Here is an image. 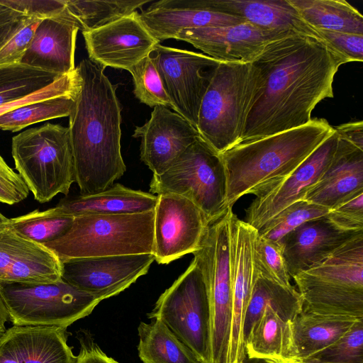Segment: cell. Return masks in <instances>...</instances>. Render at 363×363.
<instances>
[{"label":"cell","mask_w":363,"mask_h":363,"mask_svg":"<svg viewBox=\"0 0 363 363\" xmlns=\"http://www.w3.org/2000/svg\"><path fill=\"white\" fill-rule=\"evenodd\" d=\"M347 61L323 40L292 33L268 43L250 63L240 143L309 123Z\"/></svg>","instance_id":"cell-1"},{"label":"cell","mask_w":363,"mask_h":363,"mask_svg":"<svg viewBox=\"0 0 363 363\" xmlns=\"http://www.w3.org/2000/svg\"><path fill=\"white\" fill-rule=\"evenodd\" d=\"M78 77L69 131L75 182L82 194L100 192L126 171L121 154V106L104 69L84 59Z\"/></svg>","instance_id":"cell-2"},{"label":"cell","mask_w":363,"mask_h":363,"mask_svg":"<svg viewBox=\"0 0 363 363\" xmlns=\"http://www.w3.org/2000/svg\"><path fill=\"white\" fill-rule=\"evenodd\" d=\"M334 131L323 118L298 128L241 143L220 154L228 207L242 196H260L290 175Z\"/></svg>","instance_id":"cell-3"},{"label":"cell","mask_w":363,"mask_h":363,"mask_svg":"<svg viewBox=\"0 0 363 363\" xmlns=\"http://www.w3.org/2000/svg\"><path fill=\"white\" fill-rule=\"evenodd\" d=\"M292 278L303 299V310L363 318V232Z\"/></svg>","instance_id":"cell-4"},{"label":"cell","mask_w":363,"mask_h":363,"mask_svg":"<svg viewBox=\"0 0 363 363\" xmlns=\"http://www.w3.org/2000/svg\"><path fill=\"white\" fill-rule=\"evenodd\" d=\"M154 211L74 217L61 237L44 244L60 262L69 259L153 254Z\"/></svg>","instance_id":"cell-5"},{"label":"cell","mask_w":363,"mask_h":363,"mask_svg":"<svg viewBox=\"0 0 363 363\" xmlns=\"http://www.w3.org/2000/svg\"><path fill=\"white\" fill-rule=\"evenodd\" d=\"M11 153L16 169L37 201L68 195L75 182L68 127L48 123L24 130L12 138Z\"/></svg>","instance_id":"cell-6"},{"label":"cell","mask_w":363,"mask_h":363,"mask_svg":"<svg viewBox=\"0 0 363 363\" xmlns=\"http://www.w3.org/2000/svg\"><path fill=\"white\" fill-rule=\"evenodd\" d=\"M150 191L152 194H172L190 200L209 224L230 208L221 157L200 136L164 172L153 174Z\"/></svg>","instance_id":"cell-7"},{"label":"cell","mask_w":363,"mask_h":363,"mask_svg":"<svg viewBox=\"0 0 363 363\" xmlns=\"http://www.w3.org/2000/svg\"><path fill=\"white\" fill-rule=\"evenodd\" d=\"M232 207L209 224L199 249L193 253L206 286L210 311L209 363H226L233 309L230 267Z\"/></svg>","instance_id":"cell-8"},{"label":"cell","mask_w":363,"mask_h":363,"mask_svg":"<svg viewBox=\"0 0 363 363\" xmlns=\"http://www.w3.org/2000/svg\"><path fill=\"white\" fill-rule=\"evenodd\" d=\"M0 294L13 325L65 329L103 301L62 279L47 284L0 283Z\"/></svg>","instance_id":"cell-9"},{"label":"cell","mask_w":363,"mask_h":363,"mask_svg":"<svg viewBox=\"0 0 363 363\" xmlns=\"http://www.w3.org/2000/svg\"><path fill=\"white\" fill-rule=\"evenodd\" d=\"M150 319H157L196 355L209 363L210 311L206 284L196 261L158 298Z\"/></svg>","instance_id":"cell-10"},{"label":"cell","mask_w":363,"mask_h":363,"mask_svg":"<svg viewBox=\"0 0 363 363\" xmlns=\"http://www.w3.org/2000/svg\"><path fill=\"white\" fill-rule=\"evenodd\" d=\"M250 63L220 62L200 106L196 130L221 154L240 143Z\"/></svg>","instance_id":"cell-11"},{"label":"cell","mask_w":363,"mask_h":363,"mask_svg":"<svg viewBox=\"0 0 363 363\" xmlns=\"http://www.w3.org/2000/svg\"><path fill=\"white\" fill-rule=\"evenodd\" d=\"M149 56L159 74L172 108L196 128L201 101L221 61L160 43Z\"/></svg>","instance_id":"cell-12"},{"label":"cell","mask_w":363,"mask_h":363,"mask_svg":"<svg viewBox=\"0 0 363 363\" xmlns=\"http://www.w3.org/2000/svg\"><path fill=\"white\" fill-rule=\"evenodd\" d=\"M209 225L203 213L190 200L172 194L157 195L154 210L153 255L169 264L197 251Z\"/></svg>","instance_id":"cell-13"},{"label":"cell","mask_w":363,"mask_h":363,"mask_svg":"<svg viewBox=\"0 0 363 363\" xmlns=\"http://www.w3.org/2000/svg\"><path fill=\"white\" fill-rule=\"evenodd\" d=\"M154 261L152 253L69 259L61 262V279L104 300L146 274Z\"/></svg>","instance_id":"cell-14"},{"label":"cell","mask_w":363,"mask_h":363,"mask_svg":"<svg viewBox=\"0 0 363 363\" xmlns=\"http://www.w3.org/2000/svg\"><path fill=\"white\" fill-rule=\"evenodd\" d=\"M338 141L334 130L290 175L271 190L256 196L245 210V222L259 230L284 208L303 200L332 163Z\"/></svg>","instance_id":"cell-15"},{"label":"cell","mask_w":363,"mask_h":363,"mask_svg":"<svg viewBox=\"0 0 363 363\" xmlns=\"http://www.w3.org/2000/svg\"><path fill=\"white\" fill-rule=\"evenodd\" d=\"M257 230L233 213L230 220V267L233 309L226 363H240L246 356L244 321L252 287L258 276L253 250Z\"/></svg>","instance_id":"cell-16"},{"label":"cell","mask_w":363,"mask_h":363,"mask_svg":"<svg viewBox=\"0 0 363 363\" xmlns=\"http://www.w3.org/2000/svg\"><path fill=\"white\" fill-rule=\"evenodd\" d=\"M137 11L101 28L83 32L90 61L102 67L128 70L160 43L148 32Z\"/></svg>","instance_id":"cell-17"},{"label":"cell","mask_w":363,"mask_h":363,"mask_svg":"<svg viewBox=\"0 0 363 363\" xmlns=\"http://www.w3.org/2000/svg\"><path fill=\"white\" fill-rule=\"evenodd\" d=\"M292 33H296L268 30L246 21L228 26L184 29L175 39L186 41L221 62L250 63L268 43Z\"/></svg>","instance_id":"cell-18"},{"label":"cell","mask_w":363,"mask_h":363,"mask_svg":"<svg viewBox=\"0 0 363 363\" xmlns=\"http://www.w3.org/2000/svg\"><path fill=\"white\" fill-rule=\"evenodd\" d=\"M133 136L141 140L140 160L153 174L160 175L200 135L182 116L167 107L157 106L150 118L135 128Z\"/></svg>","instance_id":"cell-19"},{"label":"cell","mask_w":363,"mask_h":363,"mask_svg":"<svg viewBox=\"0 0 363 363\" xmlns=\"http://www.w3.org/2000/svg\"><path fill=\"white\" fill-rule=\"evenodd\" d=\"M61 274V262L53 251L6 223L0 225V283H52Z\"/></svg>","instance_id":"cell-20"},{"label":"cell","mask_w":363,"mask_h":363,"mask_svg":"<svg viewBox=\"0 0 363 363\" xmlns=\"http://www.w3.org/2000/svg\"><path fill=\"white\" fill-rule=\"evenodd\" d=\"M148 32L159 42L175 39L184 29L240 24V17L212 10L208 0H160L138 13Z\"/></svg>","instance_id":"cell-21"},{"label":"cell","mask_w":363,"mask_h":363,"mask_svg":"<svg viewBox=\"0 0 363 363\" xmlns=\"http://www.w3.org/2000/svg\"><path fill=\"white\" fill-rule=\"evenodd\" d=\"M66 329L13 325L0 336V363H76Z\"/></svg>","instance_id":"cell-22"},{"label":"cell","mask_w":363,"mask_h":363,"mask_svg":"<svg viewBox=\"0 0 363 363\" xmlns=\"http://www.w3.org/2000/svg\"><path fill=\"white\" fill-rule=\"evenodd\" d=\"M359 233L342 231L326 216L303 223L279 242L291 277L320 263Z\"/></svg>","instance_id":"cell-23"},{"label":"cell","mask_w":363,"mask_h":363,"mask_svg":"<svg viewBox=\"0 0 363 363\" xmlns=\"http://www.w3.org/2000/svg\"><path fill=\"white\" fill-rule=\"evenodd\" d=\"M78 31L65 9L59 16L41 20L21 63L60 77L73 72Z\"/></svg>","instance_id":"cell-24"},{"label":"cell","mask_w":363,"mask_h":363,"mask_svg":"<svg viewBox=\"0 0 363 363\" xmlns=\"http://www.w3.org/2000/svg\"><path fill=\"white\" fill-rule=\"evenodd\" d=\"M360 192H363V150L339 138L332 163L303 200L332 210Z\"/></svg>","instance_id":"cell-25"},{"label":"cell","mask_w":363,"mask_h":363,"mask_svg":"<svg viewBox=\"0 0 363 363\" xmlns=\"http://www.w3.org/2000/svg\"><path fill=\"white\" fill-rule=\"evenodd\" d=\"M157 201V195L116 184L94 194L66 196L54 208L60 214L74 218L145 213L154 211Z\"/></svg>","instance_id":"cell-26"},{"label":"cell","mask_w":363,"mask_h":363,"mask_svg":"<svg viewBox=\"0 0 363 363\" xmlns=\"http://www.w3.org/2000/svg\"><path fill=\"white\" fill-rule=\"evenodd\" d=\"M210 8L268 30H285L320 39L288 0H208Z\"/></svg>","instance_id":"cell-27"},{"label":"cell","mask_w":363,"mask_h":363,"mask_svg":"<svg viewBox=\"0 0 363 363\" xmlns=\"http://www.w3.org/2000/svg\"><path fill=\"white\" fill-rule=\"evenodd\" d=\"M246 356L271 363L301 361L295 345L291 321L267 306L251 326L245 340Z\"/></svg>","instance_id":"cell-28"},{"label":"cell","mask_w":363,"mask_h":363,"mask_svg":"<svg viewBox=\"0 0 363 363\" xmlns=\"http://www.w3.org/2000/svg\"><path fill=\"white\" fill-rule=\"evenodd\" d=\"M360 319L303 310L291 321L300 360L305 359L337 340Z\"/></svg>","instance_id":"cell-29"},{"label":"cell","mask_w":363,"mask_h":363,"mask_svg":"<svg viewBox=\"0 0 363 363\" xmlns=\"http://www.w3.org/2000/svg\"><path fill=\"white\" fill-rule=\"evenodd\" d=\"M315 30L363 35V16L345 0H288Z\"/></svg>","instance_id":"cell-30"},{"label":"cell","mask_w":363,"mask_h":363,"mask_svg":"<svg viewBox=\"0 0 363 363\" xmlns=\"http://www.w3.org/2000/svg\"><path fill=\"white\" fill-rule=\"evenodd\" d=\"M267 306L284 320L292 321L303 311V301L292 285L284 286L258 274L245 312V340L251 326Z\"/></svg>","instance_id":"cell-31"},{"label":"cell","mask_w":363,"mask_h":363,"mask_svg":"<svg viewBox=\"0 0 363 363\" xmlns=\"http://www.w3.org/2000/svg\"><path fill=\"white\" fill-rule=\"evenodd\" d=\"M138 356L143 363H200L194 352L160 320L141 322Z\"/></svg>","instance_id":"cell-32"},{"label":"cell","mask_w":363,"mask_h":363,"mask_svg":"<svg viewBox=\"0 0 363 363\" xmlns=\"http://www.w3.org/2000/svg\"><path fill=\"white\" fill-rule=\"evenodd\" d=\"M150 0H66V11L82 33L108 25L141 9Z\"/></svg>","instance_id":"cell-33"},{"label":"cell","mask_w":363,"mask_h":363,"mask_svg":"<svg viewBox=\"0 0 363 363\" xmlns=\"http://www.w3.org/2000/svg\"><path fill=\"white\" fill-rule=\"evenodd\" d=\"M60 77L23 63L0 65V106L36 92Z\"/></svg>","instance_id":"cell-34"},{"label":"cell","mask_w":363,"mask_h":363,"mask_svg":"<svg viewBox=\"0 0 363 363\" xmlns=\"http://www.w3.org/2000/svg\"><path fill=\"white\" fill-rule=\"evenodd\" d=\"M74 218L58 213L53 207L9 218L6 225L20 235L44 245L64 235L72 226Z\"/></svg>","instance_id":"cell-35"},{"label":"cell","mask_w":363,"mask_h":363,"mask_svg":"<svg viewBox=\"0 0 363 363\" xmlns=\"http://www.w3.org/2000/svg\"><path fill=\"white\" fill-rule=\"evenodd\" d=\"M75 91L28 104L1 115L0 130L15 133L36 123L69 116Z\"/></svg>","instance_id":"cell-36"},{"label":"cell","mask_w":363,"mask_h":363,"mask_svg":"<svg viewBox=\"0 0 363 363\" xmlns=\"http://www.w3.org/2000/svg\"><path fill=\"white\" fill-rule=\"evenodd\" d=\"M330 209L305 200L296 201L267 221L258 233L280 242L289 233L303 223L326 216Z\"/></svg>","instance_id":"cell-37"},{"label":"cell","mask_w":363,"mask_h":363,"mask_svg":"<svg viewBox=\"0 0 363 363\" xmlns=\"http://www.w3.org/2000/svg\"><path fill=\"white\" fill-rule=\"evenodd\" d=\"M307 363H363V319L337 340L302 360Z\"/></svg>","instance_id":"cell-38"},{"label":"cell","mask_w":363,"mask_h":363,"mask_svg":"<svg viewBox=\"0 0 363 363\" xmlns=\"http://www.w3.org/2000/svg\"><path fill=\"white\" fill-rule=\"evenodd\" d=\"M254 263L259 276L289 286L291 276L281 245L257 233L254 242Z\"/></svg>","instance_id":"cell-39"},{"label":"cell","mask_w":363,"mask_h":363,"mask_svg":"<svg viewBox=\"0 0 363 363\" xmlns=\"http://www.w3.org/2000/svg\"><path fill=\"white\" fill-rule=\"evenodd\" d=\"M134 84L135 97L148 106L172 108L156 67L149 55L128 69Z\"/></svg>","instance_id":"cell-40"},{"label":"cell","mask_w":363,"mask_h":363,"mask_svg":"<svg viewBox=\"0 0 363 363\" xmlns=\"http://www.w3.org/2000/svg\"><path fill=\"white\" fill-rule=\"evenodd\" d=\"M78 77L75 70L60 77L48 86L24 98L0 106V116L33 102L73 94L77 86Z\"/></svg>","instance_id":"cell-41"},{"label":"cell","mask_w":363,"mask_h":363,"mask_svg":"<svg viewBox=\"0 0 363 363\" xmlns=\"http://www.w3.org/2000/svg\"><path fill=\"white\" fill-rule=\"evenodd\" d=\"M337 228L345 232L363 231V192L330 210L326 216Z\"/></svg>","instance_id":"cell-42"},{"label":"cell","mask_w":363,"mask_h":363,"mask_svg":"<svg viewBox=\"0 0 363 363\" xmlns=\"http://www.w3.org/2000/svg\"><path fill=\"white\" fill-rule=\"evenodd\" d=\"M320 39L347 62L363 61V35L315 30Z\"/></svg>","instance_id":"cell-43"},{"label":"cell","mask_w":363,"mask_h":363,"mask_svg":"<svg viewBox=\"0 0 363 363\" xmlns=\"http://www.w3.org/2000/svg\"><path fill=\"white\" fill-rule=\"evenodd\" d=\"M40 19L29 18L25 24L0 50V65L21 63L30 47Z\"/></svg>","instance_id":"cell-44"},{"label":"cell","mask_w":363,"mask_h":363,"mask_svg":"<svg viewBox=\"0 0 363 363\" xmlns=\"http://www.w3.org/2000/svg\"><path fill=\"white\" fill-rule=\"evenodd\" d=\"M29 189L18 173H16L0 155V203L13 205L26 199Z\"/></svg>","instance_id":"cell-45"},{"label":"cell","mask_w":363,"mask_h":363,"mask_svg":"<svg viewBox=\"0 0 363 363\" xmlns=\"http://www.w3.org/2000/svg\"><path fill=\"white\" fill-rule=\"evenodd\" d=\"M1 1L19 13L40 20L60 16L66 4V0H1Z\"/></svg>","instance_id":"cell-46"},{"label":"cell","mask_w":363,"mask_h":363,"mask_svg":"<svg viewBox=\"0 0 363 363\" xmlns=\"http://www.w3.org/2000/svg\"><path fill=\"white\" fill-rule=\"evenodd\" d=\"M79 340L80 350L76 363H118L104 352L86 332H82Z\"/></svg>","instance_id":"cell-47"},{"label":"cell","mask_w":363,"mask_h":363,"mask_svg":"<svg viewBox=\"0 0 363 363\" xmlns=\"http://www.w3.org/2000/svg\"><path fill=\"white\" fill-rule=\"evenodd\" d=\"M340 138L363 150V122H350L333 128Z\"/></svg>","instance_id":"cell-48"},{"label":"cell","mask_w":363,"mask_h":363,"mask_svg":"<svg viewBox=\"0 0 363 363\" xmlns=\"http://www.w3.org/2000/svg\"><path fill=\"white\" fill-rule=\"evenodd\" d=\"M27 17L28 16L12 9L0 0V28Z\"/></svg>","instance_id":"cell-49"},{"label":"cell","mask_w":363,"mask_h":363,"mask_svg":"<svg viewBox=\"0 0 363 363\" xmlns=\"http://www.w3.org/2000/svg\"><path fill=\"white\" fill-rule=\"evenodd\" d=\"M30 17L18 21L7 26L0 28V50L8 43V41L17 33V31L25 24Z\"/></svg>","instance_id":"cell-50"},{"label":"cell","mask_w":363,"mask_h":363,"mask_svg":"<svg viewBox=\"0 0 363 363\" xmlns=\"http://www.w3.org/2000/svg\"><path fill=\"white\" fill-rule=\"evenodd\" d=\"M9 318V314L4 302L0 294V336L6 331L5 324Z\"/></svg>","instance_id":"cell-51"},{"label":"cell","mask_w":363,"mask_h":363,"mask_svg":"<svg viewBox=\"0 0 363 363\" xmlns=\"http://www.w3.org/2000/svg\"><path fill=\"white\" fill-rule=\"evenodd\" d=\"M240 363H271L269 362L256 359V358H249L248 357H245L244 359Z\"/></svg>","instance_id":"cell-52"},{"label":"cell","mask_w":363,"mask_h":363,"mask_svg":"<svg viewBox=\"0 0 363 363\" xmlns=\"http://www.w3.org/2000/svg\"><path fill=\"white\" fill-rule=\"evenodd\" d=\"M9 218H6L4 215L0 213V225L6 223Z\"/></svg>","instance_id":"cell-53"},{"label":"cell","mask_w":363,"mask_h":363,"mask_svg":"<svg viewBox=\"0 0 363 363\" xmlns=\"http://www.w3.org/2000/svg\"><path fill=\"white\" fill-rule=\"evenodd\" d=\"M294 363H307V362H303V361H298V362H294Z\"/></svg>","instance_id":"cell-54"}]
</instances>
